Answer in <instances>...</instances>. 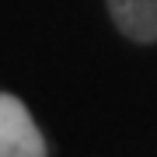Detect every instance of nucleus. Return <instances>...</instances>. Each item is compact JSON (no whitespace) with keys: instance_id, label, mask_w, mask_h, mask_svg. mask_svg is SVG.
Masks as SVG:
<instances>
[{"instance_id":"1","label":"nucleus","mask_w":157,"mask_h":157,"mask_svg":"<svg viewBox=\"0 0 157 157\" xmlns=\"http://www.w3.org/2000/svg\"><path fill=\"white\" fill-rule=\"evenodd\" d=\"M0 157H49L42 129L21 98L0 91Z\"/></svg>"},{"instance_id":"2","label":"nucleus","mask_w":157,"mask_h":157,"mask_svg":"<svg viewBox=\"0 0 157 157\" xmlns=\"http://www.w3.org/2000/svg\"><path fill=\"white\" fill-rule=\"evenodd\" d=\"M115 28L129 42L154 45L157 42V0H105Z\"/></svg>"}]
</instances>
